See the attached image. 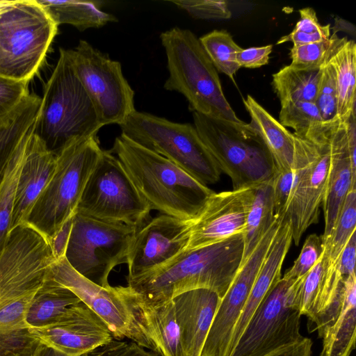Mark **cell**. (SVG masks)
Segmentation results:
<instances>
[{"label": "cell", "mask_w": 356, "mask_h": 356, "mask_svg": "<svg viewBox=\"0 0 356 356\" xmlns=\"http://www.w3.org/2000/svg\"><path fill=\"white\" fill-rule=\"evenodd\" d=\"M67 53L102 126L123 123L136 109L134 92L123 75L120 63L84 40Z\"/></svg>", "instance_id": "12"}, {"label": "cell", "mask_w": 356, "mask_h": 356, "mask_svg": "<svg viewBox=\"0 0 356 356\" xmlns=\"http://www.w3.org/2000/svg\"><path fill=\"white\" fill-rule=\"evenodd\" d=\"M293 282L281 277L272 286L229 356H266L304 339L300 332L302 315L289 300Z\"/></svg>", "instance_id": "13"}, {"label": "cell", "mask_w": 356, "mask_h": 356, "mask_svg": "<svg viewBox=\"0 0 356 356\" xmlns=\"http://www.w3.org/2000/svg\"><path fill=\"white\" fill-rule=\"evenodd\" d=\"M29 330L42 344L67 356H83L114 339L105 322L81 301L50 324Z\"/></svg>", "instance_id": "18"}, {"label": "cell", "mask_w": 356, "mask_h": 356, "mask_svg": "<svg viewBox=\"0 0 356 356\" xmlns=\"http://www.w3.org/2000/svg\"><path fill=\"white\" fill-rule=\"evenodd\" d=\"M275 222L240 266L216 310L201 356H228L234 327L278 229Z\"/></svg>", "instance_id": "17"}, {"label": "cell", "mask_w": 356, "mask_h": 356, "mask_svg": "<svg viewBox=\"0 0 356 356\" xmlns=\"http://www.w3.org/2000/svg\"><path fill=\"white\" fill-rule=\"evenodd\" d=\"M327 58L321 67V79L314 103L320 112L325 127L330 129L338 125L341 122L338 115L335 73Z\"/></svg>", "instance_id": "38"}, {"label": "cell", "mask_w": 356, "mask_h": 356, "mask_svg": "<svg viewBox=\"0 0 356 356\" xmlns=\"http://www.w3.org/2000/svg\"><path fill=\"white\" fill-rule=\"evenodd\" d=\"M323 250L321 236L312 234L306 238L300 254L282 278L295 282L305 275L316 264Z\"/></svg>", "instance_id": "42"}, {"label": "cell", "mask_w": 356, "mask_h": 356, "mask_svg": "<svg viewBox=\"0 0 356 356\" xmlns=\"http://www.w3.org/2000/svg\"><path fill=\"white\" fill-rule=\"evenodd\" d=\"M150 211L118 158L103 150L86 184L76 213L138 229L148 221Z\"/></svg>", "instance_id": "11"}, {"label": "cell", "mask_w": 356, "mask_h": 356, "mask_svg": "<svg viewBox=\"0 0 356 356\" xmlns=\"http://www.w3.org/2000/svg\"><path fill=\"white\" fill-rule=\"evenodd\" d=\"M331 136L321 144L307 140L294 159L293 181L284 217L291 223L292 241L296 245L305 231L318 221L327 189Z\"/></svg>", "instance_id": "14"}, {"label": "cell", "mask_w": 356, "mask_h": 356, "mask_svg": "<svg viewBox=\"0 0 356 356\" xmlns=\"http://www.w3.org/2000/svg\"><path fill=\"white\" fill-rule=\"evenodd\" d=\"M213 291L196 289L172 299L184 356H201L220 302Z\"/></svg>", "instance_id": "21"}, {"label": "cell", "mask_w": 356, "mask_h": 356, "mask_svg": "<svg viewBox=\"0 0 356 356\" xmlns=\"http://www.w3.org/2000/svg\"><path fill=\"white\" fill-rule=\"evenodd\" d=\"M292 241L290 220L284 217L257 275L242 313L234 327L228 356L252 315L272 286L281 279L282 267Z\"/></svg>", "instance_id": "26"}, {"label": "cell", "mask_w": 356, "mask_h": 356, "mask_svg": "<svg viewBox=\"0 0 356 356\" xmlns=\"http://www.w3.org/2000/svg\"><path fill=\"white\" fill-rule=\"evenodd\" d=\"M56 159L57 154L49 150L33 133L28 143L17 183L10 232L25 224L35 201L54 172Z\"/></svg>", "instance_id": "22"}, {"label": "cell", "mask_w": 356, "mask_h": 356, "mask_svg": "<svg viewBox=\"0 0 356 356\" xmlns=\"http://www.w3.org/2000/svg\"><path fill=\"white\" fill-rule=\"evenodd\" d=\"M41 98L29 93L13 114L0 124V178L12 154L35 131Z\"/></svg>", "instance_id": "29"}, {"label": "cell", "mask_w": 356, "mask_h": 356, "mask_svg": "<svg viewBox=\"0 0 356 356\" xmlns=\"http://www.w3.org/2000/svg\"><path fill=\"white\" fill-rule=\"evenodd\" d=\"M55 261L48 241L24 224L0 250V331L28 327L29 306Z\"/></svg>", "instance_id": "3"}, {"label": "cell", "mask_w": 356, "mask_h": 356, "mask_svg": "<svg viewBox=\"0 0 356 356\" xmlns=\"http://www.w3.org/2000/svg\"><path fill=\"white\" fill-rule=\"evenodd\" d=\"M193 125L220 173L233 189L254 187L271 179L276 169L262 138L250 124L193 112Z\"/></svg>", "instance_id": "7"}, {"label": "cell", "mask_w": 356, "mask_h": 356, "mask_svg": "<svg viewBox=\"0 0 356 356\" xmlns=\"http://www.w3.org/2000/svg\"><path fill=\"white\" fill-rule=\"evenodd\" d=\"M168 77L163 88L183 95L192 113L241 122L227 100L217 70L199 38L190 30L173 27L161 33Z\"/></svg>", "instance_id": "4"}, {"label": "cell", "mask_w": 356, "mask_h": 356, "mask_svg": "<svg viewBox=\"0 0 356 356\" xmlns=\"http://www.w3.org/2000/svg\"><path fill=\"white\" fill-rule=\"evenodd\" d=\"M58 26L37 0H18L0 16V75L29 82Z\"/></svg>", "instance_id": "8"}, {"label": "cell", "mask_w": 356, "mask_h": 356, "mask_svg": "<svg viewBox=\"0 0 356 356\" xmlns=\"http://www.w3.org/2000/svg\"><path fill=\"white\" fill-rule=\"evenodd\" d=\"M160 356H184L172 300L155 302L142 298L127 286H116Z\"/></svg>", "instance_id": "24"}, {"label": "cell", "mask_w": 356, "mask_h": 356, "mask_svg": "<svg viewBox=\"0 0 356 356\" xmlns=\"http://www.w3.org/2000/svg\"><path fill=\"white\" fill-rule=\"evenodd\" d=\"M199 40L216 69L234 82V76L241 68L237 54L242 48L234 42L232 35L225 30H214Z\"/></svg>", "instance_id": "36"}, {"label": "cell", "mask_w": 356, "mask_h": 356, "mask_svg": "<svg viewBox=\"0 0 356 356\" xmlns=\"http://www.w3.org/2000/svg\"><path fill=\"white\" fill-rule=\"evenodd\" d=\"M50 17L58 26L70 24L83 31L99 28L109 22L118 21L116 17L101 10L100 1L37 0Z\"/></svg>", "instance_id": "30"}, {"label": "cell", "mask_w": 356, "mask_h": 356, "mask_svg": "<svg viewBox=\"0 0 356 356\" xmlns=\"http://www.w3.org/2000/svg\"><path fill=\"white\" fill-rule=\"evenodd\" d=\"M169 2L187 12L192 17L202 19H227L232 13L225 1L173 0Z\"/></svg>", "instance_id": "44"}, {"label": "cell", "mask_w": 356, "mask_h": 356, "mask_svg": "<svg viewBox=\"0 0 356 356\" xmlns=\"http://www.w3.org/2000/svg\"><path fill=\"white\" fill-rule=\"evenodd\" d=\"M50 273L56 282L74 293L105 322L114 339L127 338L157 353L116 286L104 288L90 281L77 273L65 257L51 264Z\"/></svg>", "instance_id": "15"}, {"label": "cell", "mask_w": 356, "mask_h": 356, "mask_svg": "<svg viewBox=\"0 0 356 356\" xmlns=\"http://www.w3.org/2000/svg\"><path fill=\"white\" fill-rule=\"evenodd\" d=\"M41 345L29 327L0 331V356H35Z\"/></svg>", "instance_id": "40"}, {"label": "cell", "mask_w": 356, "mask_h": 356, "mask_svg": "<svg viewBox=\"0 0 356 356\" xmlns=\"http://www.w3.org/2000/svg\"><path fill=\"white\" fill-rule=\"evenodd\" d=\"M72 220L73 217L64 223L49 243L55 260L65 257L72 227Z\"/></svg>", "instance_id": "49"}, {"label": "cell", "mask_w": 356, "mask_h": 356, "mask_svg": "<svg viewBox=\"0 0 356 356\" xmlns=\"http://www.w3.org/2000/svg\"><path fill=\"white\" fill-rule=\"evenodd\" d=\"M254 187L213 192L209 195L193 221L185 250L205 247L243 234L253 201Z\"/></svg>", "instance_id": "19"}, {"label": "cell", "mask_w": 356, "mask_h": 356, "mask_svg": "<svg viewBox=\"0 0 356 356\" xmlns=\"http://www.w3.org/2000/svg\"><path fill=\"white\" fill-rule=\"evenodd\" d=\"M102 152L97 137L92 136L73 140L57 153L54 172L25 222L48 243L76 213L86 184Z\"/></svg>", "instance_id": "6"}, {"label": "cell", "mask_w": 356, "mask_h": 356, "mask_svg": "<svg viewBox=\"0 0 356 356\" xmlns=\"http://www.w3.org/2000/svg\"><path fill=\"white\" fill-rule=\"evenodd\" d=\"M321 70H300L290 65L273 74L272 86L280 104L286 102H314Z\"/></svg>", "instance_id": "34"}, {"label": "cell", "mask_w": 356, "mask_h": 356, "mask_svg": "<svg viewBox=\"0 0 356 356\" xmlns=\"http://www.w3.org/2000/svg\"><path fill=\"white\" fill-rule=\"evenodd\" d=\"M318 331L323 347L319 356H350L355 348L356 275L343 280L336 300L308 331Z\"/></svg>", "instance_id": "20"}, {"label": "cell", "mask_w": 356, "mask_h": 356, "mask_svg": "<svg viewBox=\"0 0 356 356\" xmlns=\"http://www.w3.org/2000/svg\"><path fill=\"white\" fill-rule=\"evenodd\" d=\"M35 356H67L53 348L43 344L39 348ZM86 356V355H83Z\"/></svg>", "instance_id": "51"}, {"label": "cell", "mask_w": 356, "mask_h": 356, "mask_svg": "<svg viewBox=\"0 0 356 356\" xmlns=\"http://www.w3.org/2000/svg\"><path fill=\"white\" fill-rule=\"evenodd\" d=\"M151 210L194 220L213 193L184 169L121 134L112 149Z\"/></svg>", "instance_id": "2"}, {"label": "cell", "mask_w": 356, "mask_h": 356, "mask_svg": "<svg viewBox=\"0 0 356 356\" xmlns=\"http://www.w3.org/2000/svg\"><path fill=\"white\" fill-rule=\"evenodd\" d=\"M327 59L335 73L339 118L341 122H346L355 115V42L333 34Z\"/></svg>", "instance_id": "28"}, {"label": "cell", "mask_w": 356, "mask_h": 356, "mask_svg": "<svg viewBox=\"0 0 356 356\" xmlns=\"http://www.w3.org/2000/svg\"><path fill=\"white\" fill-rule=\"evenodd\" d=\"M80 302L74 293L53 279L49 268L28 309L26 316L27 326L33 328L50 324L69 307Z\"/></svg>", "instance_id": "31"}, {"label": "cell", "mask_w": 356, "mask_h": 356, "mask_svg": "<svg viewBox=\"0 0 356 356\" xmlns=\"http://www.w3.org/2000/svg\"><path fill=\"white\" fill-rule=\"evenodd\" d=\"M33 133L25 138L15 150L0 178V250L6 243L10 233L17 183L28 143Z\"/></svg>", "instance_id": "35"}, {"label": "cell", "mask_w": 356, "mask_h": 356, "mask_svg": "<svg viewBox=\"0 0 356 356\" xmlns=\"http://www.w3.org/2000/svg\"><path fill=\"white\" fill-rule=\"evenodd\" d=\"M86 356H160L134 341L113 339L108 344L100 347Z\"/></svg>", "instance_id": "46"}, {"label": "cell", "mask_w": 356, "mask_h": 356, "mask_svg": "<svg viewBox=\"0 0 356 356\" xmlns=\"http://www.w3.org/2000/svg\"><path fill=\"white\" fill-rule=\"evenodd\" d=\"M243 104L250 117L249 124L262 138L276 171L291 170L297 152L307 140L291 133L250 95Z\"/></svg>", "instance_id": "27"}, {"label": "cell", "mask_w": 356, "mask_h": 356, "mask_svg": "<svg viewBox=\"0 0 356 356\" xmlns=\"http://www.w3.org/2000/svg\"><path fill=\"white\" fill-rule=\"evenodd\" d=\"M279 122L294 130L298 137L315 144L327 141L334 127H325L314 102H286L280 104Z\"/></svg>", "instance_id": "33"}, {"label": "cell", "mask_w": 356, "mask_h": 356, "mask_svg": "<svg viewBox=\"0 0 356 356\" xmlns=\"http://www.w3.org/2000/svg\"><path fill=\"white\" fill-rule=\"evenodd\" d=\"M16 1H0V16L17 3Z\"/></svg>", "instance_id": "52"}, {"label": "cell", "mask_w": 356, "mask_h": 356, "mask_svg": "<svg viewBox=\"0 0 356 356\" xmlns=\"http://www.w3.org/2000/svg\"><path fill=\"white\" fill-rule=\"evenodd\" d=\"M356 227V190L349 191L330 236L323 242L327 262L337 266L339 256Z\"/></svg>", "instance_id": "37"}, {"label": "cell", "mask_w": 356, "mask_h": 356, "mask_svg": "<svg viewBox=\"0 0 356 356\" xmlns=\"http://www.w3.org/2000/svg\"><path fill=\"white\" fill-rule=\"evenodd\" d=\"M356 235L355 232L350 237L342 250L337 263V272L344 280L355 274Z\"/></svg>", "instance_id": "48"}, {"label": "cell", "mask_w": 356, "mask_h": 356, "mask_svg": "<svg viewBox=\"0 0 356 356\" xmlns=\"http://www.w3.org/2000/svg\"><path fill=\"white\" fill-rule=\"evenodd\" d=\"M273 178V177L254 187L253 201L243 233V252L241 265L254 250L276 218L274 211Z\"/></svg>", "instance_id": "32"}, {"label": "cell", "mask_w": 356, "mask_h": 356, "mask_svg": "<svg viewBox=\"0 0 356 356\" xmlns=\"http://www.w3.org/2000/svg\"><path fill=\"white\" fill-rule=\"evenodd\" d=\"M28 81L0 75V124L7 120L29 93Z\"/></svg>", "instance_id": "43"}, {"label": "cell", "mask_w": 356, "mask_h": 356, "mask_svg": "<svg viewBox=\"0 0 356 356\" xmlns=\"http://www.w3.org/2000/svg\"><path fill=\"white\" fill-rule=\"evenodd\" d=\"M293 181V169L286 172H275L273 178L275 216L283 218Z\"/></svg>", "instance_id": "45"}, {"label": "cell", "mask_w": 356, "mask_h": 356, "mask_svg": "<svg viewBox=\"0 0 356 356\" xmlns=\"http://www.w3.org/2000/svg\"><path fill=\"white\" fill-rule=\"evenodd\" d=\"M136 229L123 223L99 220L76 213L65 257L80 275L108 288L112 270L127 263Z\"/></svg>", "instance_id": "10"}, {"label": "cell", "mask_w": 356, "mask_h": 356, "mask_svg": "<svg viewBox=\"0 0 356 356\" xmlns=\"http://www.w3.org/2000/svg\"><path fill=\"white\" fill-rule=\"evenodd\" d=\"M299 13L300 18L293 30L281 37L277 44L291 42L293 46H299L326 40L330 38V24L321 25L313 8H305L300 10Z\"/></svg>", "instance_id": "39"}, {"label": "cell", "mask_w": 356, "mask_h": 356, "mask_svg": "<svg viewBox=\"0 0 356 356\" xmlns=\"http://www.w3.org/2000/svg\"><path fill=\"white\" fill-rule=\"evenodd\" d=\"M342 282L337 272V265L330 264L322 252L314 267L290 286L289 302L301 315L307 317V328L332 305Z\"/></svg>", "instance_id": "23"}, {"label": "cell", "mask_w": 356, "mask_h": 356, "mask_svg": "<svg viewBox=\"0 0 356 356\" xmlns=\"http://www.w3.org/2000/svg\"><path fill=\"white\" fill-rule=\"evenodd\" d=\"M347 122L337 125L331 136L330 165L322 205L325 219L322 242L330 236L346 195L350 191L356 190V168L353 166L348 148Z\"/></svg>", "instance_id": "25"}, {"label": "cell", "mask_w": 356, "mask_h": 356, "mask_svg": "<svg viewBox=\"0 0 356 356\" xmlns=\"http://www.w3.org/2000/svg\"><path fill=\"white\" fill-rule=\"evenodd\" d=\"M273 45L242 49L237 54V61L241 67L258 68L267 65Z\"/></svg>", "instance_id": "47"}, {"label": "cell", "mask_w": 356, "mask_h": 356, "mask_svg": "<svg viewBox=\"0 0 356 356\" xmlns=\"http://www.w3.org/2000/svg\"><path fill=\"white\" fill-rule=\"evenodd\" d=\"M193 221L162 214L138 228L127 257V280L152 273L185 251Z\"/></svg>", "instance_id": "16"}, {"label": "cell", "mask_w": 356, "mask_h": 356, "mask_svg": "<svg viewBox=\"0 0 356 356\" xmlns=\"http://www.w3.org/2000/svg\"><path fill=\"white\" fill-rule=\"evenodd\" d=\"M102 127L67 49L60 48L58 60L44 88L34 134L57 154L73 140L97 136Z\"/></svg>", "instance_id": "5"}, {"label": "cell", "mask_w": 356, "mask_h": 356, "mask_svg": "<svg viewBox=\"0 0 356 356\" xmlns=\"http://www.w3.org/2000/svg\"><path fill=\"white\" fill-rule=\"evenodd\" d=\"M312 341L307 337L300 342L275 351L266 356H312Z\"/></svg>", "instance_id": "50"}, {"label": "cell", "mask_w": 356, "mask_h": 356, "mask_svg": "<svg viewBox=\"0 0 356 356\" xmlns=\"http://www.w3.org/2000/svg\"><path fill=\"white\" fill-rule=\"evenodd\" d=\"M119 126L121 134L175 163L201 183L207 186L219 181L221 173L194 125L136 110Z\"/></svg>", "instance_id": "9"}, {"label": "cell", "mask_w": 356, "mask_h": 356, "mask_svg": "<svg viewBox=\"0 0 356 356\" xmlns=\"http://www.w3.org/2000/svg\"><path fill=\"white\" fill-rule=\"evenodd\" d=\"M243 252V236L238 234L205 247L185 250L163 267L127 281V286L155 302L170 301L196 289L213 291L222 298L240 268Z\"/></svg>", "instance_id": "1"}, {"label": "cell", "mask_w": 356, "mask_h": 356, "mask_svg": "<svg viewBox=\"0 0 356 356\" xmlns=\"http://www.w3.org/2000/svg\"><path fill=\"white\" fill-rule=\"evenodd\" d=\"M331 36L328 40L293 46L290 51L291 66L300 70L319 69L326 60Z\"/></svg>", "instance_id": "41"}]
</instances>
